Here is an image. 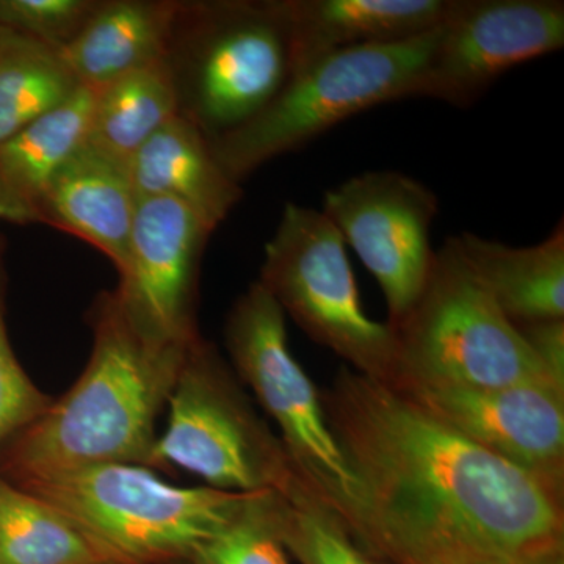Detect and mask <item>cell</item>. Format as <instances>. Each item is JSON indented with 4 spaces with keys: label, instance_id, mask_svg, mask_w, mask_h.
Returning <instances> with one entry per match:
<instances>
[{
    "label": "cell",
    "instance_id": "1",
    "mask_svg": "<svg viewBox=\"0 0 564 564\" xmlns=\"http://www.w3.org/2000/svg\"><path fill=\"white\" fill-rule=\"evenodd\" d=\"M323 411L361 484L350 532L389 564H564V491L343 367Z\"/></svg>",
    "mask_w": 564,
    "mask_h": 564
},
{
    "label": "cell",
    "instance_id": "2",
    "mask_svg": "<svg viewBox=\"0 0 564 564\" xmlns=\"http://www.w3.org/2000/svg\"><path fill=\"white\" fill-rule=\"evenodd\" d=\"M93 321L95 343L84 373L11 444L6 466L14 480L91 464L151 462L155 421L192 343L147 336L115 292L99 300Z\"/></svg>",
    "mask_w": 564,
    "mask_h": 564
},
{
    "label": "cell",
    "instance_id": "3",
    "mask_svg": "<svg viewBox=\"0 0 564 564\" xmlns=\"http://www.w3.org/2000/svg\"><path fill=\"white\" fill-rule=\"evenodd\" d=\"M166 61L180 115L207 140L242 128L292 77L278 0L180 2Z\"/></svg>",
    "mask_w": 564,
    "mask_h": 564
},
{
    "label": "cell",
    "instance_id": "4",
    "mask_svg": "<svg viewBox=\"0 0 564 564\" xmlns=\"http://www.w3.org/2000/svg\"><path fill=\"white\" fill-rule=\"evenodd\" d=\"M68 516L122 564L192 556L237 514L250 494L181 488L141 464L104 463L20 481Z\"/></svg>",
    "mask_w": 564,
    "mask_h": 564
},
{
    "label": "cell",
    "instance_id": "5",
    "mask_svg": "<svg viewBox=\"0 0 564 564\" xmlns=\"http://www.w3.org/2000/svg\"><path fill=\"white\" fill-rule=\"evenodd\" d=\"M441 29L399 43L367 44L326 55L292 76L258 117L210 140L215 158L240 184L267 162L306 147L355 115L419 98Z\"/></svg>",
    "mask_w": 564,
    "mask_h": 564
},
{
    "label": "cell",
    "instance_id": "6",
    "mask_svg": "<svg viewBox=\"0 0 564 564\" xmlns=\"http://www.w3.org/2000/svg\"><path fill=\"white\" fill-rule=\"evenodd\" d=\"M391 329L395 375L388 384L502 388L549 381L558 386L463 258L455 236L434 252L421 296Z\"/></svg>",
    "mask_w": 564,
    "mask_h": 564
},
{
    "label": "cell",
    "instance_id": "7",
    "mask_svg": "<svg viewBox=\"0 0 564 564\" xmlns=\"http://www.w3.org/2000/svg\"><path fill=\"white\" fill-rule=\"evenodd\" d=\"M259 282L282 313L345 367L391 383L395 336L364 311L347 245L321 209L288 203L263 248Z\"/></svg>",
    "mask_w": 564,
    "mask_h": 564
},
{
    "label": "cell",
    "instance_id": "8",
    "mask_svg": "<svg viewBox=\"0 0 564 564\" xmlns=\"http://www.w3.org/2000/svg\"><path fill=\"white\" fill-rule=\"evenodd\" d=\"M225 340L240 380L276 422L296 474L350 530L361 484L329 429L321 391L289 350L285 314L261 282L234 303Z\"/></svg>",
    "mask_w": 564,
    "mask_h": 564
},
{
    "label": "cell",
    "instance_id": "9",
    "mask_svg": "<svg viewBox=\"0 0 564 564\" xmlns=\"http://www.w3.org/2000/svg\"><path fill=\"white\" fill-rule=\"evenodd\" d=\"M169 406V425L155 440L150 466H176L210 488L240 494L282 491L295 478L280 437L202 337L185 352Z\"/></svg>",
    "mask_w": 564,
    "mask_h": 564
},
{
    "label": "cell",
    "instance_id": "10",
    "mask_svg": "<svg viewBox=\"0 0 564 564\" xmlns=\"http://www.w3.org/2000/svg\"><path fill=\"white\" fill-rule=\"evenodd\" d=\"M321 210L380 285L388 325L402 322L432 272L436 195L408 174L373 170L326 192Z\"/></svg>",
    "mask_w": 564,
    "mask_h": 564
},
{
    "label": "cell",
    "instance_id": "11",
    "mask_svg": "<svg viewBox=\"0 0 564 564\" xmlns=\"http://www.w3.org/2000/svg\"><path fill=\"white\" fill-rule=\"evenodd\" d=\"M563 46L562 0H454L419 98L467 109L508 70Z\"/></svg>",
    "mask_w": 564,
    "mask_h": 564
},
{
    "label": "cell",
    "instance_id": "12",
    "mask_svg": "<svg viewBox=\"0 0 564 564\" xmlns=\"http://www.w3.org/2000/svg\"><path fill=\"white\" fill-rule=\"evenodd\" d=\"M388 386L470 443L564 491V389L549 381Z\"/></svg>",
    "mask_w": 564,
    "mask_h": 564
},
{
    "label": "cell",
    "instance_id": "13",
    "mask_svg": "<svg viewBox=\"0 0 564 564\" xmlns=\"http://www.w3.org/2000/svg\"><path fill=\"white\" fill-rule=\"evenodd\" d=\"M209 226L172 198L137 202L128 259L117 293L132 322L159 343L198 339L196 285Z\"/></svg>",
    "mask_w": 564,
    "mask_h": 564
},
{
    "label": "cell",
    "instance_id": "14",
    "mask_svg": "<svg viewBox=\"0 0 564 564\" xmlns=\"http://www.w3.org/2000/svg\"><path fill=\"white\" fill-rule=\"evenodd\" d=\"M454 0H278L292 76L333 52L399 43L441 28Z\"/></svg>",
    "mask_w": 564,
    "mask_h": 564
},
{
    "label": "cell",
    "instance_id": "15",
    "mask_svg": "<svg viewBox=\"0 0 564 564\" xmlns=\"http://www.w3.org/2000/svg\"><path fill=\"white\" fill-rule=\"evenodd\" d=\"M135 210L128 166L84 144L52 181L39 223L91 245L121 273Z\"/></svg>",
    "mask_w": 564,
    "mask_h": 564
},
{
    "label": "cell",
    "instance_id": "16",
    "mask_svg": "<svg viewBox=\"0 0 564 564\" xmlns=\"http://www.w3.org/2000/svg\"><path fill=\"white\" fill-rule=\"evenodd\" d=\"M137 202L172 198L184 204L212 231L242 199L239 182L223 170L210 141L182 115L162 126L128 165Z\"/></svg>",
    "mask_w": 564,
    "mask_h": 564
},
{
    "label": "cell",
    "instance_id": "17",
    "mask_svg": "<svg viewBox=\"0 0 564 564\" xmlns=\"http://www.w3.org/2000/svg\"><path fill=\"white\" fill-rule=\"evenodd\" d=\"M177 11V0H99L58 57L80 87L101 90L166 57Z\"/></svg>",
    "mask_w": 564,
    "mask_h": 564
},
{
    "label": "cell",
    "instance_id": "18",
    "mask_svg": "<svg viewBox=\"0 0 564 564\" xmlns=\"http://www.w3.org/2000/svg\"><path fill=\"white\" fill-rule=\"evenodd\" d=\"M95 99L96 91L80 87L68 101L0 144V220L39 223L52 181L87 143Z\"/></svg>",
    "mask_w": 564,
    "mask_h": 564
},
{
    "label": "cell",
    "instance_id": "19",
    "mask_svg": "<svg viewBox=\"0 0 564 564\" xmlns=\"http://www.w3.org/2000/svg\"><path fill=\"white\" fill-rule=\"evenodd\" d=\"M463 258L516 326L564 318V228L536 245L510 247L474 232L455 236Z\"/></svg>",
    "mask_w": 564,
    "mask_h": 564
},
{
    "label": "cell",
    "instance_id": "20",
    "mask_svg": "<svg viewBox=\"0 0 564 564\" xmlns=\"http://www.w3.org/2000/svg\"><path fill=\"white\" fill-rule=\"evenodd\" d=\"M176 115L180 104L165 57L96 91L85 144L128 166L133 154Z\"/></svg>",
    "mask_w": 564,
    "mask_h": 564
},
{
    "label": "cell",
    "instance_id": "21",
    "mask_svg": "<svg viewBox=\"0 0 564 564\" xmlns=\"http://www.w3.org/2000/svg\"><path fill=\"white\" fill-rule=\"evenodd\" d=\"M0 564H122L68 516L0 477Z\"/></svg>",
    "mask_w": 564,
    "mask_h": 564
},
{
    "label": "cell",
    "instance_id": "22",
    "mask_svg": "<svg viewBox=\"0 0 564 564\" xmlns=\"http://www.w3.org/2000/svg\"><path fill=\"white\" fill-rule=\"evenodd\" d=\"M57 52L13 32L0 51V144L79 90Z\"/></svg>",
    "mask_w": 564,
    "mask_h": 564
},
{
    "label": "cell",
    "instance_id": "23",
    "mask_svg": "<svg viewBox=\"0 0 564 564\" xmlns=\"http://www.w3.org/2000/svg\"><path fill=\"white\" fill-rule=\"evenodd\" d=\"M272 513L281 543L300 564H389L364 549L299 474L272 492Z\"/></svg>",
    "mask_w": 564,
    "mask_h": 564
},
{
    "label": "cell",
    "instance_id": "24",
    "mask_svg": "<svg viewBox=\"0 0 564 564\" xmlns=\"http://www.w3.org/2000/svg\"><path fill=\"white\" fill-rule=\"evenodd\" d=\"M272 492L250 494L220 532L191 556L195 564H289L272 513Z\"/></svg>",
    "mask_w": 564,
    "mask_h": 564
},
{
    "label": "cell",
    "instance_id": "25",
    "mask_svg": "<svg viewBox=\"0 0 564 564\" xmlns=\"http://www.w3.org/2000/svg\"><path fill=\"white\" fill-rule=\"evenodd\" d=\"M99 0H0V28L61 52L76 39Z\"/></svg>",
    "mask_w": 564,
    "mask_h": 564
},
{
    "label": "cell",
    "instance_id": "26",
    "mask_svg": "<svg viewBox=\"0 0 564 564\" xmlns=\"http://www.w3.org/2000/svg\"><path fill=\"white\" fill-rule=\"evenodd\" d=\"M2 252L0 239V445L35 422L52 400L33 384L11 348L3 317Z\"/></svg>",
    "mask_w": 564,
    "mask_h": 564
},
{
    "label": "cell",
    "instance_id": "27",
    "mask_svg": "<svg viewBox=\"0 0 564 564\" xmlns=\"http://www.w3.org/2000/svg\"><path fill=\"white\" fill-rule=\"evenodd\" d=\"M516 328L549 378L564 388V318L524 323Z\"/></svg>",
    "mask_w": 564,
    "mask_h": 564
},
{
    "label": "cell",
    "instance_id": "28",
    "mask_svg": "<svg viewBox=\"0 0 564 564\" xmlns=\"http://www.w3.org/2000/svg\"><path fill=\"white\" fill-rule=\"evenodd\" d=\"M11 35H13V31L0 28V51H2L3 46H6V44L9 43Z\"/></svg>",
    "mask_w": 564,
    "mask_h": 564
},
{
    "label": "cell",
    "instance_id": "29",
    "mask_svg": "<svg viewBox=\"0 0 564 564\" xmlns=\"http://www.w3.org/2000/svg\"><path fill=\"white\" fill-rule=\"evenodd\" d=\"M395 564H434V563L422 562V560H403V562H399Z\"/></svg>",
    "mask_w": 564,
    "mask_h": 564
}]
</instances>
